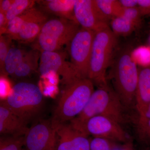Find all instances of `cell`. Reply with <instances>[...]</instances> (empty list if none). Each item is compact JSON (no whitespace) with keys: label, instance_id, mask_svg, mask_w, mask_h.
Returning <instances> with one entry per match:
<instances>
[{"label":"cell","instance_id":"2e32d148","mask_svg":"<svg viewBox=\"0 0 150 150\" xmlns=\"http://www.w3.org/2000/svg\"><path fill=\"white\" fill-rule=\"evenodd\" d=\"M76 2V0H47L41 1V4L48 12L77 23L74 10Z\"/></svg>","mask_w":150,"mask_h":150},{"label":"cell","instance_id":"7c38bea8","mask_svg":"<svg viewBox=\"0 0 150 150\" xmlns=\"http://www.w3.org/2000/svg\"><path fill=\"white\" fill-rule=\"evenodd\" d=\"M55 129L56 150H90L88 136L75 129L69 123L59 125Z\"/></svg>","mask_w":150,"mask_h":150},{"label":"cell","instance_id":"ffe728a7","mask_svg":"<svg viewBox=\"0 0 150 150\" xmlns=\"http://www.w3.org/2000/svg\"><path fill=\"white\" fill-rule=\"evenodd\" d=\"M110 23L112 32L117 37L128 36L137 30L135 25L124 16L114 18Z\"/></svg>","mask_w":150,"mask_h":150},{"label":"cell","instance_id":"d6a6232c","mask_svg":"<svg viewBox=\"0 0 150 150\" xmlns=\"http://www.w3.org/2000/svg\"><path fill=\"white\" fill-rule=\"evenodd\" d=\"M21 150H27L26 149H22Z\"/></svg>","mask_w":150,"mask_h":150},{"label":"cell","instance_id":"52a82bcc","mask_svg":"<svg viewBox=\"0 0 150 150\" xmlns=\"http://www.w3.org/2000/svg\"><path fill=\"white\" fill-rule=\"evenodd\" d=\"M64 53L54 51L41 52L38 70L40 76L45 77L53 73L61 77V82L67 86L82 79L72 63L66 60Z\"/></svg>","mask_w":150,"mask_h":150},{"label":"cell","instance_id":"d6986e66","mask_svg":"<svg viewBox=\"0 0 150 150\" xmlns=\"http://www.w3.org/2000/svg\"><path fill=\"white\" fill-rule=\"evenodd\" d=\"M101 12L109 21L116 17L123 16L124 8L118 0H96Z\"/></svg>","mask_w":150,"mask_h":150},{"label":"cell","instance_id":"1f68e13d","mask_svg":"<svg viewBox=\"0 0 150 150\" xmlns=\"http://www.w3.org/2000/svg\"><path fill=\"white\" fill-rule=\"evenodd\" d=\"M149 119H150V105L145 113L144 116L143 118H139V121H144Z\"/></svg>","mask_w":150,"mask_h":150},{"label":"cell","instance_id":"f546056e","mask_svg":"<svg viewBox=\"0 0 150 150\" xmlns=\"http://www.w3.org/2000/svg\"><path fill=\"white\" fill-rule=\"evenodd\" d=\"M124 8H131L138 6V0H119Z\"/></svg>","mask_w":150,"mask_h":150},{"label":"cell","instance_id":"30bf717a","mask_svg":"<svg viewBox=\"0 0 150 150\" xmlns=\"http://www.w3.org/2000/svg\"><path fill=\"white\" fill-rule=\"evenodd\" d=\"M56 130L51 120H43L29 128L24 136L27 150H56Z\"/></svg>","mask_w":150,"mask_h":150},{"label":"cell","instance_id":"4fadbf2b","mask_svg":"<svg viewBox=\"0 0 150 150\" xmlns=\"http://www.w3.org/2000/svg\"><path fill=\"white\" fill-rule=\"evenodd\" d=\"M24 22L15 40L32 42L37 38L47 17L43 12L33 7L24 13Z\"/></svg>","mask_w":150,"mask_h":150},{"label":"cell","instance_id":"5b68a950","mask_svg":"<svg viewBox=\"0 0 150 150\" xmlns=\"http://www.w3.org/2000/svg\"><path fill=\"white\" fill-rule=\"evenodd\" d=\"M112 69L115 91L124 107H131L136 102L139 69L130 50H123L118 54Z\"/></svg>","mask_w":150,"mask_h":150},{"label":"cell","instance_id":"8fae6325","mask_svg":"<svg viewBox=\"0 0 150 150\" xmlns=\"http://www.w3.org/2000/svg\"><path fill=\"white\" fill-rule=\"evenodd\" d=\"M86 132L88 136L105 138L116 142L126 143L129 141L120 123L103 115H97L90 118L86 124Z\"/></svg>","mask_w":150,"mask_h":150},{"label":"cell","instance_id":"484cf974","mask_svg":"<svg viewBox=\"0 0 150 150\" xmlns=\"http://www.w3.org/2000/svg\"><path fill=\"white\" fill-rule=\"evenodd\" d=\"M137 54L140 64L142 65V67L150 68V48L144 47L138 50Z\"/></svg>","mask_w":150,"mask_h":150},{"label":"cell","instance_id":"ba28073f","mask_svg":"<svg viewBox=\"0 0 150 150\" xmlns=\"http://www.w3.org/2000/svg\"><path fill=\"white\" fill-rule=\"evenodd\" d=\"M95 32L81 28L69 44L71 62L82 79H88L90 61Z\"/></svg>","mask_w":150,"mask_h":150},{"label":"cell","instance_id":"f1b7e54d","mask_svg":"<svg viewBox=\"0 0 150 150\" xmlns=\"http://www.w3.org/2000/svg\"><path fill=\"white\" fill-rule=\"evenodd\" d=\"M15 1V0H1L0 11L5 14L7 12Z\"/></svg>","mask_w":150,"mask_h":150},{"label":"cell","instance_id":"ac0fdd59","mask_svg":"<svg viewBox=\"0 0 150 150\" xmlns=\"http://www.w3.org/2000/svg\"><path fill=\"white\" fill-rule=\"evenodd\" d=\"M25 53L26 52L20 48H11L5 60L2 73L12 76L17 68L22 62Z\"/></svg>","mask_w":150,"mask_h":150},{"label":"cell","instance_id":"d4e9b609","mask_svg":"<svg viewBox=\"0 0 150 150\" xmlns=\"http://www.w3.org/2000/svg\"><path fill=\"white\" fill-rule=\"evenodd\" d=\"M12 39L7 35L3 34L0 37V65L1 71H4V65L6 57L10 49Z\"/></svg>","mask_w":150,"mask_h":150},{"label":"cell","instance_id":"83f0119b","mask_svg":"<svg viewBox=\"0 0 150 150\" xmlns=\"http://www.w3.org/2000/svg\"><path fill=\"white\" fill-rule=\"evenodd\" d=\"M139 127L141 134L150 141V119L139 121Z\"/></svg>","mask_w":150,"mask_h":150},{"label":"cell","instance_id":"cb8c5ba5","mask_svg":"<svg viewBox=\"0 0 150 150\" xmlns=\"http://www.w3.org/2000/svg\"><path fill=\"white\" fill-rule=\"evenodd\" d=\"M123 16L129 19L137 29L139 28L142 25L143 16L138 6L131 8H124Z\"/></svg>","mask_w":150,"mask_h":150},{"label":"cell","instance_id":"9a60e30c","mask_svg":"<svg viewBox=\"0 0 150 150\" xmlns=\"http://www.w3.org/2000/svg\"><path fill=\"white\" fill-rule=\"evenodd\" d=\"M136 104L139 118H143L150 105V67H142L139 69Z\"/></svg>","mask_w":150,"mask_h":150},{"label":"cell","instance_id":"8992f818","mask_svg":"<svg viewBox=\"0 0 150 150\" xmlns=\"http://www.w3.org/2000/svg\"><path fill=\"white\" fill-rule=\"evenodd\" d=\"M79 25L76 22L61 18L47 21L37 38L38 50L54 52L69 45Z\"/></svg>","mask_w":150,"mask_h":150},{"label":"cell","instance_id":"9c48e42d","mask_svg":"<svg viewBox=\"0 0 150 150\" xmlns=\"http://www.w3.org/2000/svg\"><path fill=\"white\" fill-rule=\"evenodd\" d=\"M74 10L76 21L83 28L96 32L109 26L110 21L101 12L96 0H76Z\"/></svg>","mask_w":150,"mask_h":150},{"label":"cell","instance_id":"7a4b0ae2","mask_svg":"<svg viewBox=\"0 0 150 150\" xmlns=\"http://www.w3.org/2000/svg\"><path fill=\"white\" fill-rule=\"evenodd\" d=\"M94 91V84L88 79L65 86L51 120L53 127L55 129L77 116L83 110Z\"/></svg>","mask_w":150,"mask_h":150},{"label":"cell","instance_id":"e0dca14e","mask_svg":"<svg viewBox=\"0 0 150 150\" xmlns=\"http://www.w3.org/2000/svg\"><path fill=\"white\" fill-rule=\"evenodd\" d=\"M40 56L39 50L38 49H34L26 52L22 62L17 68L12 76L16 79H20L31 75L39 67L38 60Z\"/></svg>","mask_w":150,"mask_h":150},{"label":"cell","instance_id":"3957f363","mask_svg":"<svg viewBox=\"0 0 150 150\" xmlns=\"http://www.w3.org/2000/svg\"><path fill=\"white\" fill-rule=\"evenodd\" d=\"M117 37L109 26L95 32L90 61L88 79L98 88L108 86L106 71L114 59Z\"/></svg>","mask_w":150,"mask_h":150},{"label":"cell","instance_id":"4316f807","mask_svg":"<svg viewBox=\"0 0 150 150\" xmlns=\"http://www.w3.org/2000/svg\"><path fill=\"white\" fill-rule=\"evenodd\" d=\"M138 7L142 16L150 17V0H138Z\"/></svg>","mask_w":150,"mask_h":150},{"label":"cell","instance_id":"603a6c76","mask_svg":"<svg viewBox=\"0 0 150 150\" xmlns=\"http://www.w3.org/2000/svg\"><path fill=\"white\" fill-rule=\"evenodd\" d=\"M119 147L116 142L105 138L93 137L90 139V150H117Z\"/></svg>","mask_w":150,"mask_h":150},{"label":"cell","instance_id":"5bb4252c","mask_svg":"<svg viewBox=\"0 0 150 150\" xmlns=\"http://www.w3.org/2000/svg\"><path fill=\"white\" fill-rule=\"evenodd\" d=\"M27 124L13 114L2 103L0 105V133L15 137L24 136Z\"/></svg>","mask_w":150,"mask_h":150},{"label":"cell","instance_id":"44dd1931","mask_svg":"<svg viewBox=\"0 0 150 150\" xmlns=\"http://www.w3.org/2000/svg\"><path fill=\"white\" fill-rule=\"evenodd\" d=\"M35 3V1L31 0H15L12 5L6 13L5 26L2 31H1V35L4 34L9 22L30 9L32 8Z\"/></svg>","mask_w":150,"mask_h":150},{"label":"cell","instance_id":"7402d4cb","mask_svg":"<svg viewBox=\"0 0 150 150\" xmlns=\"http://www.w3.org/2000/svg\"><path fill=\"white\" fill-rule=\"evenodd\" d=\"M24 146V136H9L0 138V150H21Z\"/></svg>","mask_w":150,"mask_h":150},{"label":"cell","instance_id":"4dcf8cb0","mask_svg":"<svg viewBox=\"0 0 150 150\" xmlns=\"http://www.w3.org/2000/svg\"><path fill=\"white\" fill-rule=\"evenodd\" d=\"M117 150H134L132 142L130 141L124 143L121 146L119 147Z\"/></svg>","mask_w":150,"mask_h":150},{"label":"cell","instance_id":"6da1fadb","mask_svg":"<svg viewBox=\"0 0 150 150\" xmlns=\"http://www.w3.org/2000/svg\"><path fill=\"white\" fill-rule=\"evenodd\" d=\"M123 107L115 90L109 86L98 88L93 92L82 111L69 123L75 129L88 136L86 126L90 118L103 115L121 123L124 121Z\"/></svg>","mask_w":150,"mask_h":150},{"label":"cell","instance_id":"277c9868","mask_svg":"<svg viewBox=\"0 0 150 150\" xmlns=\"http://www.w3.org/2000/svg\"><path fill=\"white\" fill-rule=\"evenodd\" d=\"M1 103L28 124L40 113L44 102L39 87L31 83L21 82L13 86Z\"/></svg>","mask_w":150,"mask_h":150}]
</instances>
